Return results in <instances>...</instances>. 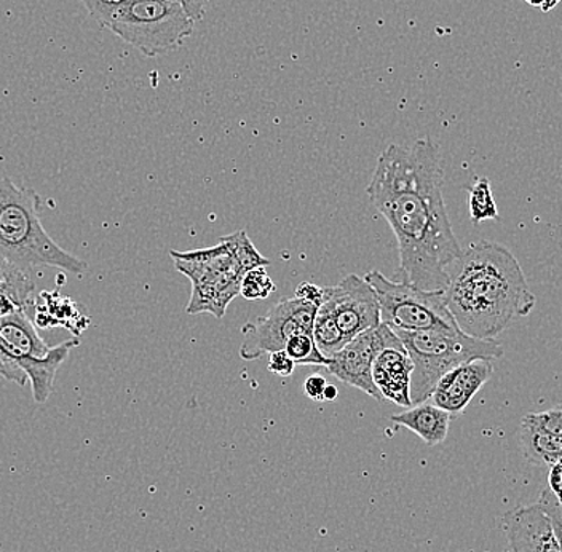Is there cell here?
Instances as JSON below:
<instances>
[{"label": "cell", "instance_id": "1", "mask_svg": "<svg viewBox=\"0 0 562 552\" xmlns=\"http://www.w3.org/2000/svg\"><path fill=\"white\" fill-rule=\"evenodd\" d=\"M445 171L437 144H390L379 157L367 192L398 241L402 283L424 291H446L448 267L459 258L442 196Z\"/></svg>", "mask_w": 562, "mask_h": 552}, {"label": "cell", "instance_id": "2", "mask_svg": "<svg viewBox=\"0 0 562 552\" xmlns=\"http://www.w3.org/2000/svg\"><path fill=\"white\" fill-rule=\"evenodd\" d=\"M446 305L467 336L494 340L536 308L525 272L509 249L481 240L448 267Z\"/></svg>", "mask_w": 562, "mask_h": 552}, {"label": "cell", "instance_id": "3", "mask_svg": "<svg viewBox=\"0 0 562 552\" xmlns=\"http://www.w3.org/2000/svg\"><path fill=\"white\" fill-rule=\"evenodd\" d=\"M41 196L0 176V256L31 272L34 267H55L83 275L88 266L69 255L45 232L38 214Z\"/></svg>", "mask_w": 562, "mask_h": 552}, {"label": "cell", "instance_id": "4", "mask_svg": "<svg viewBox=\"0 0 562 552\" xmlns=\"http://www.w3.org/2000/svg\"><path fill=\"white\" fill-rule=\"evenodd\" d=\"M101 26L147 58L178 50L195 23L181 5L165 0H80Z\"/></svg>", "mask_w": 562, "mask_h": 552}, {"label": "cell", "instance_id": "5", "mask_svg": "<svg viewBox=\"0 0 562 552\" xmlns=\"http://www.w3.org/2000/svg\"><path fill=\"white\" fill-rule=\"evenodd\" d=\"M395 330V329H393ZM407 357L413 361L411 374V404L430 399L435 386L446 372L474 358L504 357V347L495 340H481L462 330H395Z\"/></svg>", "mask_w": 562, "mask_h": 552}, {"label": "cell", "instance_id": "6", "mask_svg": "<svg viewBox=\"0 0 562 552\" xmlns=\"http://www.w3.org/2000/svg\"><path fill=\"white\" fill-rule=\"evenodd\" d=\"M178 272L191 280L192 294L186 312L189 315L209 313L221 319L228 304L240 295L245 272L234 252L221 238L216 246L195 251H170Z\"/></svg>", "mask_w": 562, "mask_h": 552}, {"label": "cell", "instance_id": "7", "mask_svg": "<svg viewBox=\"0 0 562 552\" xmlns=\"http://www.w3.org/2000/svg\"><path fill=\"white\" fill-rule=\"evenodd\" d=\"M378 295L381 323L395 330H460L446 305L445 291H424L413 284L396 283L372 270L364 275Z\"/></svg>", "mask_w": 562, "mask_h": 552}, {"label": "cell", "instance_id": "8", "mask_svg": "<svg viewBox=\"0 0 562 552\" xmlns=\"http://www.w3.org/2000/svg\"><path fill=\"white\" fill-rule=\"evenodd\" d=\"M316 311V305L302 298H281L266 316L244 326L240 357L246 361L258 360L263 354L284 350L288 340L296 334H312Z\"/></svg>", "mask_w": 562, "mask_h": 552}, {"label": "cell", "instance_id": "9", "mask_svg": "<svg viewBox=\"0 0 562 552\" xmlns=\"http://www.w3.org/2000/svg\"><path fill=\"white\" fill-rule=\"evenodd\" d=\"M385 348L404 347L395 330L381 323L378 328L364 330L347 342L342 350L328 360L326 369L340 382L355 386L375 399L384 401L372 379V364Z\"/></svg>", "mask_w": 562, "mask_h": 552}, {"label": "cell", "instance_id": "10", "mask_svg": "<svg viewBox=\"0 0 562 552\" xmlns=\"http://www.w3.org/2000/svg\"><path fill=\"white\" fill-rule=\"evenodd\" d=\"M334 313L344 339L350 342L358 334L381 325L378 295L364 278L349 275L337 286H325V301Z\"/></svg>", "mask_w": 562, "mask_h": 552}, {"label": "cell", "instance_id": "11", "mask_svg": "<svg viewBox=\"0 0 562 552\" xmlns=\"http://www.w3.org/2000/svg\"><path fill=\"white\" fill-rule=\"evenodd\" d=\"M492 372H494V365H492L491 358H474V360L456 365L439 379L430 399L439 409L457 417L469 407L477 392L490 382Z\"/></svg>", "mask_w": 562, "mask_h": 552}, {"label": "cell", "instance_id": "12", "mask_svg": "<svg viewBox=\"0 0 562 552\" xmlns=\"http://www.w3.org/2000/svg\"><path fill=\"white\" fill-rule=\"evenodd\" d=\"M509 552H562L553 526L539 503L515 506L502 519Z\"/></svg>", "mask_w": 562, "mask_h": 552}, {"label": "cell", "instance_id": "13", "mask_svg": "<svg viewBox=\"0 0 562 552\" xmlns=\"http://www.w3.org/2000/svg\"><path fill=\"white\" fill-rule=\"evenodd\" d=\"M411 374L413 361L404 348H385L372 364V379L384 401H392L398 406L411 407Z\"/></svg>", "mask_w": 562, "mask_h": 552}, {"label": "cell", "instance_id": "14", "mask_svg": "<svg viewBox=\"0 0 562 552\" xmlns=\"http://www.w3.org/2000/svg\"><path fill=\"white\" fill-rule=\"evenodd\" d=\"M0 336L9 348L10 357L15 363L21 360H44L50 354L52 348L38 336L37 329L27 316L26 311H16L0 316ZM21 369V368H20Z\"/></svg>", "mask_w": 562, "mask_h": 552}, {"label": "cell", "instance_id": "15", "mask_svg": "<svg viewBox=\"0 0 562 552\" xmlns=\"http://www.w3.org/2000/svg\"><path fill=\"white\" fill-rule=\"evenodd\" d=\"M452 415L439 409L435 404L425 403L407 407L404 413L393 414L390 420L400 427L416 432L427 446L442 444L448 438Z\"/></svg>", "mask_w": 562, "mask_h": 552}, {"label": "cell", "instance_id": "16", "mask_svg": "<svg viewBox=\"0 0 562 552\" xmlns=\"http://www.w3.org/2000/svg\"><path fill=\"white\" fill-rule=\"evenodd\" d=\"M77 346H79V340H68V342L53 347L50 354L44 358V360H31V358H27V360H21L18 363L21 371L26 374L27 382L33 386L35 403L44 404L50 397L56 372L68 360L70 350Z\"/></svg>", "mask_w": 562, "mask_h": 552}, {"label": "cell", "instance_id": "17", "mask_svg": "<svg viewBox=\"0 0 562 552\" xmlns=\"http://www.w3.org/2000/svg\"><path fill=\"white\" fill-rule=\"evenodd\" d=\"M519 449L536 466H551L562 460V438L530 425L521 424L519 428Z\"/></svg>", "mask_w": 562, "mask_h": 552}, {"label": "cell", "instance_id": "18", "mask_svg": "<svg viewBox=\"0 0 562 552\" xmlns=\"http://www.w3.org/2000/svg\"><path fill=\"white\" fill-rule=\"evenodd\" d=\"M35 290L33 273L13 266L0 256V294L9 295L21 311H26Z\"/></svg>", "mask_w": 562, "mask_h": 552}, {"label": "cell", "instance_id": "19", "mask_svg": "<svg viewBox=\"0 0 562 552\" xmlns=\"http://www.w3.org/2000/svg\"><path fill=\"white\" fill-rule=\"evenodd\" d=\"M312 337H314L315 346L319 353L331 360L337 351L342 350L347 340L344 339L342 330L337 326L336 318L328 302H323L316 311L314 319V328H312Z\"/></svg>", "mask_w": 562, "mask_h": 552}, {"label": "cell", "instance_id": "20", "mask_svg": "<svg viewBox=\"0 0 562 552\" xmlns=\"http://www.w3.org/2000/svg\"><path fill=\"white\" fill-rule=\"evenodd\" d=\"M469 211L474 225L484 221L498 219V207L492 193L490 179L480 178L472 188H469Z\"/></svg>", "mask_w": 562, "mask_h": 552}, {"label": "cell", "instance_id": "21", "mask_svg": "<svg viewBox=\"0 0 562 552\" xmlns=\"http://www.w3.org/2000/svg\"><path fill=\"white\" fill-rule=\"evenodd\" d=\"M223 240L227 243L228 248L234 252L235 259L240 263L244 272L249 270L258 269V267H267L270 260L263 258L261 252L255 248L251 240H249L248 234L245 230L234 232V234L226 235Z\"/></svg>", "mask_w": 562, "mask_h": 552}, {"label": "cell", "instance_id": "22", "mask_svg": "<svg viewBox=\"0 0 562 552\" xmlns=\"http://www.w3.org/2000/svg\"><path fill=\"white\" fill-rule=\"evenodd\" d=\"M284 353L296 365H325L326 368V364H328V360L316 348L312 334L302 333L291 337L286 347H284Z\"/></svg>", "mask_w": 562, "mask_h": 552}, {"label": "cell", "instance_id": "23", "mask_svg": "<svg viewBox=\"0 0 562 552\" xmlns=\"http://www.w3.org/2000/svg\"><path fill=\"white\" fill-rule=\"evenodd\" d=\"M273 291H276V283L267 273L266 267L249 270L241 278L240 295L246 301H262V298L269 297Z\"/></svg>", "mask_w": 562, "mask_h": 552}, {"label": "cell", "instance_id": "24", "mask_svg": "<svg viewBox=\"0 0 562 552\" xmlns=\"http://www.w3.org/2000/svg\"><path fill=\"white\" fill-rule=\"evenodd\" d=\"M521 424L530 425V427L539 428L551 435L562 438V403L543 413H530L522 417Z\"/></svg>", "mask_w": 562, "mask_h": 552}, {"label": "cell", "instance_id": "25", "mask_svg": "<svg viewBox=\"0 0 562 552\" xmlns=\"http://www.w3.org/2000/svg\"><path fill=\"white\" fill-rule=\"evenodd\" d=\"M539 505L547 512L548 519L553 526L554 536H557L562 548V502L554 497L550 488L544 487L542 494H540Z\"/></svg>", "mask_w": 562, "mask_h": 552}, {"label": "cell", "instance_id": "26", "mask_svg": "<svg viewBox=\"0 0 562 552\" xmlns=\"http://www.w3.org/2000/svg\"><path fill=\"white\" fill-rule=\"evenodd\" d=\"M0 378L18 383L21 386L27 383L26 374L21 371L20 365L10 357L9 348L3 342L2 336H0Z\"/></svg>", "mask_w": 562, "mask_h": 552}, {"label": "cell", "instance_id": "27", "mask_svg": "<svg viewBox=\"0 0 562 552\" xmlns=\"http://www.w3.org/2000/svg\"><path fill=\"white\" fill-rule=\"evenodd\" d=\"M267 369H269V372H272V374L286 379L293 375L294 369H296V364H294V361L291 360L286 353H284V350H281L269 354V363H267Z\"/></svg>", "mask_w": 562, "mask_h": 552}, {"label": "cell", "instance_id": "28", "mask_svg": "<svg viewBox=\"0 0 562 552\" xmlns=\"http://www.w3.org/2000/svg\"><path fill=\"white\" fill-rule=\"evenodd\" d=\"M294 297L302 298V301L311 302V304L319 305L325 301V288L316 286L314 283H302L299 284L296 294Z\"/></svg>", "mask_w": 562, "mask_h": 552}, {"label": "cell", "instance_id": "29", "mask_svg": "<svg viewBox=\"0 0 562 552\" xmlns=\"http://www.w3.org/2000/svg\"><path fill=\"white\" fill-rule=\"evenodd\" d=\"M165 2L178 3V5L184 9V12L188 13L193 23H196V21H202V18L205 16L210 0H165Z\"/></svg>", "mask_w": 562, "mask_h": 552}, {"label": "cell", "instance_id": "30", "mask_svg": "<svg viewBox=\"0 0 562 552\" xmlns=\"http://www.w3.org/2000/svg\"><path fill=\"white\" fill-rule=\"evenodd\" d=\"M326 385H328V383H326V379L323 378V375H308L304 383L305 395L314 401H323V393H325Z\"/></svg>", "mask_w": 562, "mask_h": 552}, {"label": "cell", "instance_id": "31", "mask_svg": "<svg viewBox=\"0 0 562 552\" xmlns=\"http://www.w3.org/2000/svg\"><path fill=\"white\" fill-rule=\"evenodd\" d=\"M548 488L553 492L554 497L562 502V460L551 465L548 473Z\"/></svg>", "mask_w": 562, "mask_h": 552}, {"label": "cell", "instance_id": "32", "mask_svg": "<svg viewBox=\"0 0 562 552\" xmlns=\"http://www.w3.org/2000/svg\"><path fill=\"white\" fill-rule=\"evenodd\" d=\"M339 396V390L334 385H326L325 393H323V399L325 401H334Z\"/></svg>", "mask_w": 562, "mask_h": 552}, {"label": "cell", "instance_id": "33", "mask_svg": "<svg viewBox=\"0 0 562 552\" xmlns=\"http://www.w3.org/2000/svg\"><path fill=\"white\" fill-rule=\"evenodd\" d=\"M560 2V0H544V3L542 5L543 12H548V10L553 9L557 3Z\"/></svg>", "mask_w": 562, "mask_h": 552}, {"label": "cell", "instance_id": "34", "mask_svg": "<svg viewBox=\"0 0 562 552\" xmlns=\"http://www.w3.org/2000/svg\"><path fill=\"white\" fill-rule=\"evenodd\" d=\"M526 2L532 7H542L544 3V0H526Z\"/></svg>", "mask_w": 562, "mask_h": 552}]
</instances>
